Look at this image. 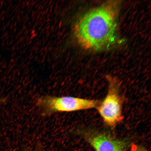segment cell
<instances>
[{"label": "cell", "instance_id": "3", "mask_svg": "<svg viewBox=\"0 0 151 151\" xmlns=\"http://www.w3.org/2000/svg\"><path fill=\"white\" fill-rule=\"evenodd\" d=\"M108 92L97 108L106 125L114 127L123 119L122 115L123 101L118 83L109 81Z\"/></svg>", "mask_w": 151, "mask_h": 151}, {"label": "cell", "instance_id": "2", "mask_svg": "<svg viewBox=\"0 0 151 151\" xmlns=\"http://www.w3.org/2000/svg\"><path fill=\"white\" fill-rule=\"evenodd\" d=\"M42 114L46 116L58 112H68L97 108L99 101L64 96H43L37 100Z\"/></svg>", "mask_w": 151, "mask_h": 151}, {"label": "cell", "instance_id": "7", "mask_svg": "<svg viewBox=\"0 0 151 151\" xmlns=\"http://www.w3.org/2000/svg\"><path fill=\"white\" fill-rule=\"evenodd\" d=\"M6 101V99H5V98H4V99H0V104L5 103Z\"/></svg>", "mask_w": 151, "mask_h": 151}, {"label": "cell", "instance_id": "4", "mask_svg": "<svg viewBox=\"0 0 151 151\" xmlns=\"http://www.w3.org/2000/svg\"><path fill=\"white\" fill-rule=\"evenodd\" d=\"M80 134L95 151H128L132 143L128 139L94 129L84 130Z\"/></svg>", "mask_w": 151, "mask_h": 151}, {"label": "cell", "instance_id": "5", "mask_svg": "<svg viewBox=\"0 0 151 151\" xmlns=\"http://www.w3.org/2000/svg\"><path fill=\"white\" fill-rule=\"evenodd\" d=\"M129 149L130 151H148L144 146L133 143H132Z\"/></svg>", "mask_w": 151, "mask_h": 151}, {"label": "cell", "instance_id": "1", "mask_svg": "<svg viewBox=\"0 0 151 151\" xmlns=\"http://www.w3.org/2000/svg\"><path fill=\"white\" fill-rule=\"evenodd\" d=\"M116 24L114 7L104 4L88 11L81 18L76 26V35L86 50H101L114 41Z\"/></svg>", "mask_w": 151, "mask_h": 151}, {"label": "cell", "instance_id": "6", "mask_svg": "<svg viewBox=\"0 0 151 151\" xmlns=\"http://www.w3.org/2000/svg\"><path fill=\"white\" fill-rule=\"evenodd\" d=\"M23 151H42V150H40L39 148H28L24 150Z\"/></svg>", "mask_w": 151, "mask_h": 151}]
</instances>
